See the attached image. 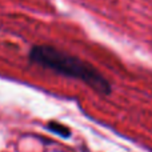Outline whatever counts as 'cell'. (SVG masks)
Wrapping results in <instances>:
<instances>
[{"label":"cell","mask_w":152,"mask_h":152,"mask_svg":"<svg viewBox=\"0 0 152 152\" xmlns=\"http://www.w3.org/2000/svg\"><path fill=\"white\" fill-rule=\"evenodd\" d=\"M29 60L40 67L67 77L77 79L100 95L111 94V84L94 66L51 45H35L29 51Z\"/></svg>","instance_id":"cell-1"},{"label":"cell","mask_w":152,"mask_h":152,"mask_svg":"<svg viewBox=\"0 0 152 152\" xmlns=\"http://www.w3.org/2000/svg\"><path fill=\"white\" fill-rule=\"evenodd\" d=\"M47 127L51 132H53V134L59 135V136H61V137L71 136V129H69L67 126H64V124L59 123V121H51V123H48Z\"/></svg>","instance_id":"cell-2"}]
</instances>
